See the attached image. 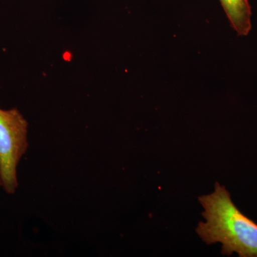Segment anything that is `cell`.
<instances>
[{
  "label": "cell",
  "mask_w": 257,
  "mask_h": 257,
  "mask_svg": "<svg viewBox=\"0 0 257 257\" xmlns=\"http://www.w3.org/2000/svg\"><path fill=\"white\" fill-rule=\"evenodd\" d=\"M205 222L199 221L196 232L207 244L221 243V253L257 257V224L235 206L224 186L216 182L214 192L199 197Z\"/></svg>",
  "instance_id": "cell-1"
},
{
  "label": "cell",
  "mask_w": 257,
  "mask_h": 257,
  "mask_svg": "<svg viewBox=\"0 0 257 257\" xmlns=\"http://www.w3.org/2000/svg\"><path fill=\"white\" fill-rule=\"evenodd\" d=\"M28 122L17 108L0 109V181L8 194L18 187L17 168L28 150Z\"/></svg>",
  "instance_id": "cell-2"
},
{
  "label": "cell",
  "mask_w": 257,
  "mask_h": 257,
  "mask_svg": "<svg viewBox=\"0 0 257 257\" xmlns=\"http://www.w3.org/2000/svg\"><path fill=\"white\" fill-rule=\"evenodd\" d=\"M230 25L239 36H247L251 29V10L248 0H219Z\"/></svg>",
  "instance_id": "cell-3"
},
{
  "label": "cell",
  "mask_w": 257,
  "mask_h": 257,
  "mask_svg": "<svg viewBox=\"0 0 257 257\" xmlns=\"http://www.w3.org/2000/svg\"><path fill=\"white\" fill-rule=\"evenodd\" d=\"M2 186L1 181H0V187Z\"/></svg>",
  "instance_id": "cell-4"
}]
</instances>
